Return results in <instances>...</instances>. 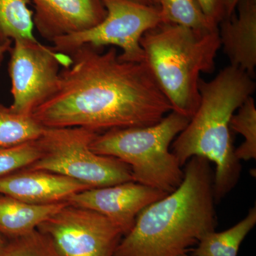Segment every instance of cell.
<instances>
[{"label": "cell", "instance_id": "cell-5", "mask_svg": "<svg viewBox=\"0 0 256 256\" xmlns=\"http://www.w3.org/2000/svg\"><path fill=\"white\" fill-rule=\"evenodd\" d=\"M190 120L172 110L152 126L119 128L98 134L90 149L128 164L134 182L170 194L180 186L184 178L182 166L170 148Z\"/></svg>", "mask_w": 256, "mask_h": 256}, {"label": "cell", "instance_id": "cell-15", "mask_svg": "<svg viewBox=\"0 0 256 256\" xmlns=\"http://www.w3.org/2000/svg\"><path fill=\"white\" fill-rule=\"evenodd\" d=\"M256 224V207H252L245 218L222 232H210L193 249L194 256H238L242 242Z\"/></svg>", "mask_w": 256, "mask_h": 256}, {"label": "cell", "instance_id": "cell-1", "mask_svg": "<svg viewBox=\"0 0 256 256\" xmlns=\"http://www.w3.org/2000/svg\"><path fill=\"white\" fill-rule=\"evenodd\" d=\"M58 88L32 116L48 128L80 127L102 133L158 124L172 110L146 62L120 60L108 50L82 45L68 54Z\"/></svg>", "mask_w": 256, "mask_h": 256}, {"label": "cell", "instance_id": "cell-13", "mask_svg": "<svg viewBox=\"0 0 256 256\" xmlns=\"http://www.w3.org/2000/svg\"><path fill=\"white\" fill-rule=\"evenodd\" d=\"M234 12L218 24L220 46L230 62L254 78L256 66V0H240Z\"/></svg>", "mask_w": 256, "mask_h": 256}, {"label": "cell", "instance_id": "cell-3", "mask_svg": "<svg viewBox=\"0 0 256 256\" xmlns=\"http://www.w3.org/2000/svg\"><path fill=\"white\" fill-rule=\"evenodd\" d=\"M254 78L229 65L212 80L200 79V102L186 128L172 143V152L181 166L193 156L215 165L214 195L218 203L240 178L242 166L235 156L230 120L256 90Z\"/></svg>", "mask_w": 256, "mask_h": 256}, {"label": "cell", "instance_id": "cell-4", "mask_svg": "<svg viewBox=\"0 0 256 256\" xmlns=\"http://www.w3.org/2000/svg\"><path fill=\"white\" fill-rule=\"evenodd\" d=\"M144 62L172 111L191 118L200 102L202 73L215 70L220 46L218 28L198 31L162 23L143 35Z\"/></svg>", "mask_w": 256, "mask_h": 256}, {"label": "cell", "instance_id": "cell-19", "mask_svg": "<svg viewBox=\"0 0 256 256\" xmlns=\"http://www.w3.org/2000/svg\"><path fill=\"white\" fill-rule=\"evenodd\" d=\"M232 116L230 129L242 134L244 142L235 149L236 158L240 161L256 159V108L254 98L249 97Z\"/></svg>", "mask_w": 256, "mask_h": 256}, {"label": "cell", "instance_id": "cell-14", "mask_svg": "<svg viewBox=\"0 0 256 256\" xmlns=\"http://www.w3.org/2000/svg\"><path fill=\"white\" fill-rule=\"evenodd\" d=\"M67 204H34L0 194V236L11 240L26 235Z\"/></svg>", "mask_w": 256, "mask_h": 256}, {"label": "cell", "instance_id": "cell-21", "mask_svg": "<svg viewBox=\"0 0 256 256\" xmlns=\"http://www.w3.org/2000/svg\"><path fill=\"white\" fill-rule=\"evenodd\" d=\"M41 156L38 140L10 148L0 146V178L26 168Z\"/></svg>", "mask_w": 256, "mask_h": 256}, {"label": "cell", "instance_id": "cell-10", "mask_svg": "<svg viewBox=\"0 0 256 256\" xmlns=\"http://www.w3.org/2000/svg\"><path fill=\"white\" fill-rule=\"evenodd\" d=\"M168 194L158 188L130 181L84 190L70 196L67 202L104 215L126 236L144 208Z\"/></svg>", "mask_w": 256, "mask_h": 256}, {"label": "cell", "instance_id": "cell-11", "mask_svg": "<svg viewBox=\"0 0 256 256\" xmlns=\"http://www.w3.org/2000/svg\"><path fill=\"white\" fill-rule=\"evenodd\" d=\"M34 26L40 36L56 38L88 30L101 22L106 10L101 0H30Z\"/></svg>", "mask_w": 256, "mask_h": 256}, {"label": "cell", "instance_id": "cell-6", "mask_svg": "<svg viewBox=\"0 0 256 256\" xmlns=\"http://www.w3.org/2000/svg\"><path fill=\"white\" fill-rule=\"evenodd\" d=\"M98 134L80 127L46 128L38 140L41 156L26 168L64 175L90 188L134 181L128 164L90 149Z\"/></svg>", "mask_w": 256, "mask_h": 256}, {"label": "cell", "instance_id": "cell-26", "mask_svg": "<svg viewBox=\"0 0 256 256\" xmlns=\"http://www.w3.org/2000/svg\"><path fill=\"white\" fill-rule=\"evenodd\" d=\"M6 242H8V240H6V239L3 238L2 236H0V254H1V252H2L3 249H4L5 245H6Z\"/></svg>", "mask_w": 256, "mask_h": 256}, {"label": "cell", "instance_id": "cell-24", "mask_svg": "<svg viewBox=\"0 0 256 256\" xmlns=\"http://www.w3.org/2000/svg\"><path fill=\"white\" fill-rule=\"evenodd\" d=\"M240 0H226L227 2V18L235 12L237 4Z\"/></svg>", "mask_w": 256, "mask_h": 256}, {"label": "cell", "instance_id": "cell-7", "mask_svg": "<svg viewBox=\"0 0 256 256\" xmlns=\"http://www.w3.org/2000/svg\"><path fill=\"white\" fill-rule=\"evenodd\" d=\"M106 16L94 28L56 38L52 42L57 52L69 54L82 45L96 48L119 47L120 60L144 62L140 40L146 32L162 23L160 9L128 0H101Z\"/></svg>", "mask_w": 256, "mask_h": 256}, {"label": "cell", "instance_id": "cell-9", "mask_svg": "<svg viewBox=\"0 0 256 256\" xmlns=\"http://www.w3.org/2000/svg\"><path fill=\"white\" fill-rule=\"evenodd\" d=\"M64 256H114L122 230L104 215L67 204L40 224Z\"/></svg>", "mask_w": 256, "mask_h": 256}, {"label": "cell", "instance_id": "cell-8", "mask_svg": "<svg viewBox=\"0 0 256 256\" xmlns=\"http://www.w3.org/2000/svg\"><path fill=\"white\" fill-rule=\"evenodd\" d=\"M9 53L10 107L18 114H32L56 92L60 70L72 64V58L36 38L15 40Z\"/></svg>", "mask_w": 256, "mask_h": 256}, {"label": "cell", "instance_id": "cell-23", "mask_svg": "<svg viewBox=\"0 0 256 256\" xmlns=\"http://www.w3.org/2000/svg\"><path fill=\"white\" fill-rule=\"evenodd\" d=\"M12 45V42H8V43L0 45V66L3 63L5 55L8 52H10Z\"/></svg>", "mask_w": 256, "mask_h": 256}, {"label": "cell", "instance_id": "cell-17", "mask_svg": "<svg viewBox=\"0 0 256 256\" xmlns=\"http://www.w3.org/2000/svg\"><path fill=\"white\" fill-rule=\"evenodd\" d=\"M45 127L32 114H18L0 104V146L10 148L40 139Z\"/></svg>", "mask_w": 256, "mask_h": 256}, {"label": "cell", "instance_id": "cell-2", "mask_svg": "<svg viewBox=\"0 0 256 256\" xmlns=\"http://www.w3.org/2000/svg\"><path fill=\"white\" fill-rule=\"evenodd\" d=\"M210 162L193 156L182 182L138 214L114 256H178L188 254L217 226Z\"/></svg>", "mask_w": 256, "mask_h": 256}, {"label": "cell", "instance_id": "cell-22", "mask_svg": "<svg viewBox=\"0 0 256 256\" xmlns=\"http://www.w3.org/2000/svg\"><path fill=\"white\" fill-rule=\"evenodd\" d=\"M204 14L214 26L218 24L227 18L226 0H196Z\"/></svg>", "mask_w": 256, "mask_h": 256}, {"label": "cell", "instance_id": "cell-12", "mask_svg": "<svg viewBox=\"0 0 256 256\" xmlns=\"http://www.w3.org/2000/svg\"><path fill=\"white\" fill-rule=\"evenodd\" d=\"M90 188L77 180L45 170H16L0 178V194L34 204L67 202L75 194Z\"/></svg>", "mask_w": 256, "mask_h": 256}, {"label": "cell", "instance_id": "cell-25", "mask_svg": "<svg viewBox=\"0 0 256 256\" xmlns=\"http://www.w3.org/2000/svg\"><path fill=\"white\" fill-rule=\"evenodd\" d=\"M128 1L132 2L137 3V4L146 5V6L158 8L156 0H128Z\"/></svg>", "mask_w": 256, "mask_h": 256}, {"label": "cell", "instance_id": "cell-16", "mask_svg": "<svg viewBox=\"0 0 256 256\" xmlns=\"http://www.w3.org/2000/svg\"><path fill=\"white\" fill-rule=\"evenodd\" d=\"M30 0H0V45L15 40H36Z\"/></svg>", "mask_w": 256, "mask_h": 256}, {"label": "cell", "instance_id": "cell-27", "mask_svg": "<svg viewBox=\"0 0 256 256\" xmlns=\"http://www.w3.org/2000/svg\"><path fill=\"white\" fill-rule=\"evenodd\" d=\"M190 256V255H188V254H182V255H180V256Z\"/></svg>", "mask_w": 256, "mask_h": 256}, {"label": "cell", "instance_id": "cell-20", "mask_svg": "<svg viewBox=\"0 0 256 256\" xmlns=\"http://www.w3.org/2000/svg\"><path fill=\"white\" fill-rule=\"evenodd\" d=\"M0 256H64L50 236L38 230L8 240Z\"/></svg>", "mask_w": 256, "mask_h": 256}, {"label": "cell", "instance_id": "cell-18", "mask_svg": "<svg viewBox=\"0 0 256 256\" xmlns=\"http://www.w3.org/2000/svg\"><path fill=\"white\" fill-rule=\"evenodd\" d=\"M156 2L162 23L174 24L198 31L218 28L207 20L196 0H156Z\"/></svg>", "mask_w": 256, "mask_h": 256}]
</instances>
